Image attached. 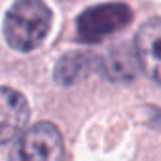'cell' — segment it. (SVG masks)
I'll use <instances>...</instances> for the list:
<instances>
[{
  "mask_svg": "<svg viewBox=\"0 0 161 161\" xmlns=\"http://www.w3.org/2000/svg\"><path fill=\"white\" fill-rule=\"evenodd\" d=\"M53 14L44 0H15L4 15L6 44L21 53L36 49L51 31Z\"/></svg>",
  "mask_w": 161,
  "mask_h": 161,
  "instance_id": "cell-1",
  "label": "cell"
},
{
  "mask_svg": "<svg viewBox=\"0 0 161 161\" xmlns=\"http://www.w3.org/2000/svg\"><path fill=\"white\" fill-rule=\"evenodd\" d=\"M133 19V12L127 4L106 2L87 8L76 21V36L80 42L95 44L118 31H121Z\"/></svg>",
  "mask_w": 161,
  "mask_h": 161,
  "instance_id": "cell-2",
  "label": "cell"
},
{
  "mask_svg": "<svg viewBox=\"0 0 161 161\" xmlns=\"http://www.w3.org/2000/svg\"><path fill=\"white\" fill-rule=\"evenodd\" d=\"M63 136L57 125L49 121H38L25 131L17 150L14 152V157L29 161H55L63 157Z\"/></svg>",
  "mask_w": 161,
  "mask_h": 161,
  "instance_id": "cell-3",
  "label": "cell"
},
{
  "mask_svg": "<svg viewBox=\"0 0 161 161\" xmlns=\"http://www.w3.org/2000/svg\"><path fill=\"white\" fill-rule=\"evenodd\" d=\"M31 116L29 103L23 93L12 87H0V144L17 138Z\"/></svg>",
  "mask_w": 161,
  "mask_h": 161,
  "instance_id": "cell-4",
  "label": "cell"
},
{
  "mask_svg": "<svg viewBox=\"0 0 161 161\" xmlns=\"http://www.w3.org/2000/svg\"><path fill=\"white\" fill-rule=\"evenodd\" d=\"M101 70V57L89 51H70L64 53L53 68V80L63 86L70 87L87 80L91 74Z\"/></svg>",
  "mask_w": 161,
  "mask_h": 161,
  "instance_id": "cell-5",
  "label": "cell"
},
{
  "mask_svg": "<svg viewBox=\"0 0 161 161\" xmlns=\"http://www.w3.org/2000/svg\"><path fill=\"white\" fill-rule=\"evenodd\" d=\"M159 40L161 25L157 17H152L138 29L133 49L138 66L152 78L153 84H159Z\"/></svg>",
  "mask_w": 161,
  "mask_h": 161,
  "instance_id": "cell-6",
  "label": "cell"
},
{
  "mask_svg": "<svg viewBox=\"0 0 161 161\" xmlns=\"http://www.w3.org/2000/svg\"><path fill=\"white\" fill-rule=\"evenodd\" d=\"M101 68L108 74L110 80L114 82H131L136 78V57L135 51L129 46H114L106 53L104 59H101Z\"/></svg>",
  "mask_w": 161,
  "mask_h": 161,
  "instance_id": "cell-7",
  "label": "cell"
}]
</instances>
